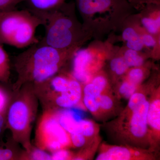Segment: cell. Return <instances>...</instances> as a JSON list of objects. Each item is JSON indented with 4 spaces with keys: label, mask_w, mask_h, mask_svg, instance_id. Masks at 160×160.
Listing matches in <instances>:
<instances>
[{
    "label": "cell",
    "mask_w": 160,
    "mask_h": 160,
    "mask_svg": "<svg viewBox=\"0 0 160 160\" xmlns=\"http://www.w3.org/2000/svg\"><path fill=\"white\" fill-rule=\"evenodd\" d=\"M75 49H56L39 42L31 45L15 58L17 79L12 86L13 91L24 85L42 82L54 76Z\"/></svg>",
    "instance_id": "cell-1"
},
{
    "label": "cell",
    "mask_w": 160,
    "mask_h": 160,
    "mask_svg": "<svg viewBox=\"0 0 160 160\" xmlns=\"http://www.w3.org/2000/svg\"><path fill=\"white\" fill-rule=\"evenodd\" d=\"M149 106L146 93L138 89L115 122V132L126 145L145 149L150 146L147 120Z\"/></svg>",
    "instance_id": "cell-2"
},
{
    "label": "cell",
    "mask_w": 160,
    "mask_h": 160,
    "mask_svg": "<svg viewBox=\"0 0 160 160\" xmlns=\"http://www.w3.org/2000/svg\"><path fill=\"white\" fill-rule=\"evenodd\" d=\"M58 73L42 82L30 84L44 111L72 109L82 101V84L72 75Z\"/></svg>",
    "instance_id": "cell-3"
},
{
    "label": "cell",
    "mask_w": 160,
    "mask_h": 160,
    "mask_svg": "<svg viewBox=\"0 0 160 160\" xmlns=\"http://www.w3.org/2000/svg\"><path fill=\"white\" fill-rule=\"evenodd\" d=\"M10 99L6 123L15 142L26 149L31 147L30 138L37 112L38 100L30 84L22 86Z\"/></svg>",
    "instance_id": "cell-4"
},
{
    "label": "cell",
    "mask_w": 160,
    "mask_h": 160,
    "mask_svg": "<svg viewBox=\"0 0 160 160\" xmlns=\"http://www.w3.org/2000/svg\"><path fill=\"white\" fill-rule=\"evenodd\" d=\"M68 6L65 2L56 9L49 11H32L43 21L45 34L42 45L56 49L76 48L80 37V30L75 21L69 15Z\"/></svg>",
    "instance_id": "cell-5"
},
{
    "label": "cell",
    "mask_w": 160,
    "mask_h": 160,
    "mask_svg": "<svg viewBox=\"0 0 160 160\" xmlns=\"http://www.w3.org/2000/svg\"><path fill=\"white\" fill-rule=\"evenodd\" d=\"M43 23L29 10L0 11V42L19 49L37 43L36 30Z\"/></svg>",
    "instance_id": "cell-6"
},
{
    "label": "cell",
    "mask_w": 160,
    "mask_h": 160,
    "mask_svg": "<svg viewBox=\"0 0 160 160\" xmlns=\"http://www.w3.org/2000/svg\"><path fill=\"white\" fill-rule=\"evenodd\" d=\"M35 141L38 148L51 153L72 147L69 135L59 123L56 111L43 112L38 122Z\"/></svg>",
    "instance_id": "cell-7"
},
{
    "label": "cell",
    "mask_w": 160,
    "mask_h": 160,
    "mask_svg": "<svg viewBox=\"0 0 160 160\" xmlns=\"http://www.w3.org/2000/svg\"><path fill=\"white\" fill-rule=\"evenodd\" d=\"M146 149L128 145H110L103 143L100 147L97 160H145L153 157Z\"/></svg>",
    "instance_id": "cell-8"
},
{
    "label": "cell",
    "mask_w": 160,
    "mask_h": 160,
    "mask_svg": "<svg viewBox=\"0 0 160 160\" xmlns=\"http://www.w3.org/2000/svg\"><path fill=\"white\" fill-rule=\"evenodd\" d=\"M160 88L152 92L149 99L147 113L148 133L151 148L158 145L160 137Z\"/></svg>",
    "instance_id": "cell-9"
},
{
    "label": "cell",
    "mask_w": 160,
    "mask_h": 160,
    "mask_svg": "<svg viewBox=\"0 0 160 160\" xmlns=\"http://www.w3.org/2000/svg\"><path fill=\"white\" fill-rule=\"evenodd\" d=\"M92 55L87 49H82L75 53L72 76L81 84L90 82L91 74L90 66L92 62Z\"/></svg>",
    "instance_id": "cell-10"
},
{
    "label": "cell",
    "mask_w": 160,
    "mask_h": 160,
    "mask_svg": "<svg viewBox=\"0 0 160 160\" xmlns=\"http://www.w3.org/2000/svg\"><path fill=\"white\" fill-rule=\"evenodd\" d=\"M80 12L89 15L105 11L114 5L125 3V0H76Z\"/></svg>",
    "instance_id": "cell-11"
},
{
    "label": "cell",
    "mask_w": 160,
    "mask_h": 160,
    "mask_svg": "<svg viewBox=\"0 0 160 160\" xmlns=\"http://www.w3.org/2000/svg\"><path fill=\"white\" fill-rule=\"evenodd\" d=\"M65 0H26L32 11H49L59 7Z\"/></svg>",
    "instance_id": "cell-12"
},
{
    "label": "cell",
    "mask_w": 160,
    "mask_h": 160,
    "mask_svg": "<svg viewBox=\"0 0 160 160\" xmlns=\"http://www.w3.org/2000/svg\"><path fill=\"white\" fill-rule=\"evenodd\" d=\"M98 130V126L91 120L80 118L78 121V132L82 133L88 140L96 137Z\"/></svg>",
    "instance_id": "cell-13"
},
{
    "label": "cell",
    "mask_w": 160,
    "mask_h": 160,
    "mask_svg": "<svg viewBox=\"0 0 160 160\" xmlns=\"http://www.w3.org/2000/svg\"><path fill=\"white\" fill-rule=\"evenodd\" d=\"M22 159L33 160H52L51 154L47 151L40 149L38 147H29L21 157Z\"/></svg>",
    "instance_id": "cell-14"
},
{
    "label": "cell",
    "mask_w": 160,
    "mask_h": 160,
    "mask_svg": "<svg viewBox=\"0 0 160 160\" xmlns=\"http://www.w3.org/2000/svg\"><path fill=\"white\" fill-rule=\"evenodd\" d=\"M99 98L87 94H82V101L85 108L95 116L100 115Z\"/></svg>",
    "instance_id": "cell-15"
},
{
    "label": "cell",
    "mask_w": 160,
    "mask_h": 160,
    "mask_svg": "<svg viewBox=\"0 0 160 160\" xmlns=\"http://www.w3.org/2000/svg\"><path fill=\"white\" fill-rule=\"evenodd\" d=\"M100 114L108 113L114 108V99L108 91L104 92L99 98Z\"/></svg>",
    "instance_id": "cell-16"
},
{
    "label": "cell",
    "mask_w": 160,
    "mask_h": 160,
    "mask_svg": "<svg viewBox=\"0 0 160 160\" xmlns=\"http://www.w3.org/2000/svg\"><path fill=\"white\" fill-rule=\"evenodd\" d=\"M123 58L129 67H140L144 63V59L138 54L137 51L132 49L127 50Z\"/></svg>",
    "instance_id": "cell-17"
},
{
    "label": "cell",
    "mask_w": 160,
    "mask_h": 160,
    "mask_svg": "<svg viewBox=\"0 0 160 160\" xmlns=\"http://www.w3.org/2000/svg\"><path fill=\"white\" fill-rule=\"evenodd\" d=\"M138 89L139 86H136L126 80L121 83L119 86L118 94L123 98L129 99Z\"/></svg>",
    "instance_id": "cell-18"
},
{
    "label": "cell",
    "mask_w": 160,
    "mask_h": 160,
    "mask_svg": "<svg viewBox=\"0 0 160 160\" xmlns=\"http://www.w3.org/2000/svg\"><path fill=\"white\" fill-rule=\"evenodd\" d=\"M110 66L112 71L118 75L124 74L129 68L124 58L121 57L113 59Z\"/></svg>",
    "instance_id": "cell-19"
},
{
    "label": "cell",
    "mask_w": 160,
    "mask_h": 160,
    "mask_svg": "<svg viewBox=\"0 0 160 160\" xmlns=\"http://www.w3.org/2000/svg\"><path fill=\"white\" fill-rule=\"evenodd\" d=\"M144 78V72L139 67H134L129 72L126 80L136 86H139Z\"/></svg>",
    "instance_id": "cell-20"
},
{
    "label": "cell",
    "mask_w": 160,
    "mask_h": 160,
    "mask_svg": "<svg viewBox=\"0 0 160 160\" xmlns=\"http://www.w3.org/2000/svg\"><path fill=\"white\" fill-rule=\"evenodd\" d=\"M144 26L150 33L152 34L157 33L160 28V18L153 20L149 18H144L142 21Z\"/></svg>",
    "instance_id": "cell-21"
},
{
    "label": "cell",
    "mask_w": 160,
    "mask_h": 160,
    "mask_svg": "<svg viewBox=\"0 0 160 160\" xmlns=\"http://www.w3.org/2000/svg\"><path fill=\"white\" fill-rule=\"evenodd\" d=\"M52 160H73L75 155L68 149H61L52 152Z\"/></svg>",
    "instance_id": "cell-22"
},
{
    "label": "cell",
    "mask_w": 160,
    "mask_h": 160,
    "mask_svg": "<svg viewBox=\"0 0 160 160\" xmlns=\"http://www.w3.org/2000/svg\"><path fill=\"white\" fill-rule=\"evenodd\" d=\"M69 137L72 148H82L86 145L88 140L79 132L69 134Z\"/></svg>",
    "instance_id": "cell-23"
},
{
    "label": "cell",
    "mask_w": 160,
    "mask_h": 160,
    "mask_svg": "<svg viewBox=\"0 0 160 160\" xmlns=\"http://www.w3.org/2000/svg\"><path fill=\"white\" fill-rule=\"evenodd\" d=\"M90 82L97 87L102 93L104 92L108 91V81L105 77L102 75H98L95 77Z\"/></svg>",
    "instance_id": "cell-24"
},
{
    "label": "cell",
    "mask_w": 160,
    "mask_h": 160,
    "mask_svg": "<svg viewBox=\"0 0 160 160\" xmlns=\"http://www.w3.org/2000/svg\"><path fill=\"white\" fill-rule=\"evenodd\" d=\"M26 0H0V11L14 9L18 4Z\"/></svg>",
    "instance_id": "cell-25"
},
{
    "label": "cell",
    "mask_w": 160,
    "mask_h": 160,
    "mask_svg": "<svg viewBox=\"0 0 160 160\" xmlns=\"http://www.w3.org/2000/svg\"><path fill=\"white\" fill-rule=\"evenodd\" d=\"M10 99L6 92L0 88V113H5L7 110Z\"/></svg>",
    "instance_id": "cell-26"
},
{
    "label": "cell",
    "mask_w": 160,
    "mask_h": 160,
    "mask_svg": "<svg viewBox=\"0 0 160 160\" xmlns=\"http://www.w3.org/2000/svg\"><path fill=\"white\" fill-rule=\"evenodd\" d=\"M127 46L129 49L138 51L142 49L144 44L142 38L139 37L136 39L127 41Z\"/></svg>",
    "instance_id": "cell-27"
},
{
    "label": "cell",
    "mask_w": 160,
    "mask_h": 160,
    "mask_svg": "<svg viewBox=\"0 0 160 160\" xmlns=\"http://www.w3.org/2000/svg\"><path fill=\"white\" fill-rule=\"evenodd\" d=\"M16 158L14 152L9 148H0V160H13Z\"/></svg>",
    "instance_id": "cell-28"
},
{
    "label": "cell",
    "mask_w": 160,
    "mask_h": 160,
    "mask_svg": "<svg viewBox=\"0 0 160 160\" xmlns=\"http://www.w3.org/2000/svg\"><path fill=\"white\" fill-rule=\"evenodd\" d=\"M122 37L127 42L136 39L140 37L134 29L132 28H127L123 31Z\"/></svg>",
    "instance_id": "cell-29"
},
{
    "label": "cell",
    "mask_w": 160,
    "mask_h": 160,
    "mask_svg": "<svg viewBox=\"0 0 160 160\" xmlns=\"http://www.w3.org/2000/svg\"><path fill=\"white\" fill-rule=\"evenodd\" d=\"M144 45L147 47H153L156 44V42L153 38L149 34H145L142 38Z\"/></svg>",
    "instance_id": "cell-30"
},
{
    "label": "cell",
    "mask_w": 160,
    "mask_h": 160,
    "mask_svg": "<svg viewBox=\"0 0 160 160\" xmlns=\"http://www.w3.org/2000/svg\"><path fill=\"white\" fill-rule=\"evenodd\" d=\"M10 71L0 67V81L7 82L9 79Z\"/></svg>",
    "instance_id": "cell-31"
},
{
    "label": "cell",
    "mask_w": 160,
    "mask_h": 160,
    "mask_svg": "<svg viewBox=\"0 0 160 160\" xmlns=\"http://www.w3.org/2000/svg\"><path fill=\"white\" fill-rule=\"evenodd\" d=\"M4 115L5 113H0V135L2 132L5 123H6V118Z\"/></svg>",
    "instance_id": "cell-32"
}]
</instances>
